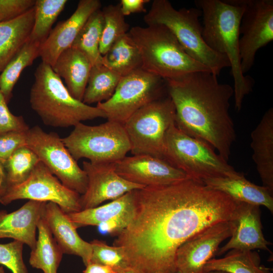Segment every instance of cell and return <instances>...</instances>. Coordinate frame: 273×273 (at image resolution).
<instances>
[{
	"mask_svg": "<svg viewBox=\"0 0 273 273\" xmlns=\"http://www.w3.org/2000/svg\"><path fill=\"white\" fill-rule=\"evenodd\" d=\"M176 269H169V270H162V271H159L156 272L155 273H176L177 272Z\"/></svg>",
	"mask_w": 273,
	"mask_h": 273,
	"instance_id": "42",
	"label": "cell"
},
{
	"mask_svg": "<svg viewBox=\"0 0 273 273\" xmlns=\"http://www.w3.org/2000/svg\"><path fill=\"white\" fill-rule=\"evenodd\" d=\"M35 3V0H0L1 21L19 16L32 8Z\"/></svg>",
	"mask_w": 273,
	"mask_h": 273,
	"instance_id": "39",
	"label": "cell"
},
{
	"mask_svg": "<svg viewBox=\"0 0 273 273\" xmlns=\"http://www.w3.org/2000/svg\"><path fill=\"white\" fill-rule=\"evenodd\" d=\"M164 160L189 177L201 181L244 174L237 171L210 145L187 134L175 123L166 134Z\"/></svg>",
	"mask_w": 273,
	"mask_h": 273,
	"instance_id": "7",
	"label": "cell"
},
{
	"mask_svg": "<svg viewBox=\"0 0 273 273\" xmlns=\"http://www.w3.org/2000/svg\"><path fill=\"white\" fill-rule=\"evenodd\" d=\"M38 238L31 250L29 263L33 268L43 273H57L64 254L42 217L37 225Z\"/></svg>",
	"mask_w": 273,
	"mask_h": 273,
	"instance_id": "26",
	"label": "cell"
},
{
	"mask_svg": "<svg viewBox=\"0 0 273 273\" xmlns=\"http://www.w3.org/2000/svg\"><path fill=\"white\" fill-rule=\"evenodd\" d=\"M149 2V0H121V10L124 16L132 13L145 12V4Z\"/></svg>",
	"mask_w": 273,
	"mask_h": 273,
	"instance_id": "40",
	"label": "cell"
},
{
	"mask_svg": "<svg viewBox=\"0 0 273 273\" xmlns=\"http://www.w3.org/2000/svg\"><path fill=\"white\" fill-rule=\"evenodd\" d=\"M34 20L33 7L16 18L0 22V72L28 39Z\"/></svg>",
	"mask_w": 273,
	"mask_h": 273,
	"instance_id": "24",
	"label": "cell"
},
{
	"mask_svg": "<svg viewBox=\"0 0 273 273\" xmlns=\"http://www.w3.org/2000/svg\"><path fill=\"white\" fill-rule=\"evenodd\" d=\"M80 195L65 187L40 161L23 183L9 189L0 199L7 205L20 199L57 204L66 214L81 211Z\"/></svg>",
	"mask_w": 273,
	"mask_h": 273,
	"instance_id": "12",
	"label": "cell"
},
{
	"mask_svg": "<svg viewBox=\"0 0 273 273\" xmlns=\"http://www.w3.org/2000/svg\"><path fill=\"white\" fill-rule=\"evenodd\" d=\"M40 43L27 40L19 51L11 59L0 74V90L7 103L12 96L13 88L21 73L39 57Z\"/></svg>",
	"mask_w": 273,
	"mask_h": 273,
	"instance_id": "29",
	"label": "cell"
},
{
	"mask_svg": "<svg viewBox=\"0 0 273 273\" xmlns=\"http://www.w3.org/2000/svg\"><path fill=\"white\" fill-rule=\"evenodd\" d=\"M85 266L82 273H116L111 267L98 263L90 262Z\"/></svg>",
	"mask_w": 273,
	"mask_h": 273,
	"instance_id": "41",
	"label": "cell"
},
{
	"mask_svg": "<svg viewBox=\"0 0 273 273\" xmlns=\"http://www.w3.org/2000/svg\"><path fill=\"white\" fill-rule=\"evenodd\" d=\"M74 159L86 158L95 163H112L126 156L130 144L123 124L108 120L90 126L82 122L62 139Z\"/></svg>",
	"mask_w": 273,
	"mask_h": 273,
	"instance_id": "8",
	"label": "cell"
},
{
	"mask_svg": "<svg viewBox=\"0 0 273 273\" xmlns=\"http://www.w3.org/2000/svg\"><path fill=\"white\" fill-rule=\"evenodd\" d=\"M252 158L262 186L273 194V108H269L251 134Z\"/></svg>",
	"mask_w": 273,
	"mask_h": 273,
	"instance_id": "21",
	"label": "cell"
},
{
	"mask_svg": "<svg viewBox=\"0 0 273 273\" xmlns=\"http://www.w3.org/2000/svg\"><path fill=\"white\" fill-rule=\"evenodd\" d=\"M121 77L102 64L93 66L82 102L90 105L107 101L114 93Z\"/></svg>",
	"mask_w": 273,
	"mask_h": 273,
	"instance_id": "30",
	"label": "cell"
},
{
	"mask_svg": "<svg viewBox=\"0 0 273 273\" xmlns=\"http://www.w3.org/2000/svg\"><path fill=\"white\" fill-rule=\"evenodd\" d=\"M259 206L241 202L237 214L231 220L233 230L230 240L218 249L216 255H221L232 249H262L270 252L263 234Z\"/></svg>",
	"mask_w": 273,
	"mask_h": 273,
	"instance_id": "18",
	"label": "cell"
},
{
	"mask_svg": "<svg viewBox=\"0 0 273 273\" xmlns=\"http://www.w3.org/2000/svg\"><path fill=\"white\" fill-rule=\"evenodd\" d=\"M29 102L31 108L47 125L66 128L86 120L105 118L97 107L73 97L52 67L41 62L34 73Z\"/></svg>",
	"mask_w": 273,
	"mask_h": 273,
	"instance_id": "4",
	"label": "cell"
},
{
	"mask_svg": "<svg viewBox=\"0 0 273 273\" xmlns=\"http://www.w3.org/2000/svg\"><path fill=\"white\" fill-rule=\"evenodd\" d=\"M102 12L104 24L99 51L103 56L119 38L128 32L129 25L121 12L120 3L105 6Z\"/></svg>",
	"mask_w": 273,
	"mask_h": 273,
	"instance_id": "34",
	"label": "cell"
},
{
	"mask_svg": "<svg viewBox=\"0 0 273 273\" xmlns=\"http://www.w3.org/2000/svg\"><path fill=\"white\" fill-rule=\"evenodd\" d=\"M39 161L36 154L28 146H24L17 149L7 160L2 162L7 191L24 182Z\"/></svg>",
	"mask_w": 273,
	"mask_h": 273,
	"instance_id": "32",
	"label": "cell"
},
{
	"mask_svg": "<svg viewBox=\"0 0 273 273\" xmlns=\"http://www.w3.org/2000/svg\"><path fill=\"white\" fill-rule=\"evenodd\" d=\"M176 273H180V272H178V271H177V272H176Z\"/></svg>",
	"mask_w": 273,
	"mask_h": 273,
	"instance_id": "47",
	"label": "cell"
},
{
	"mask_svg": "<svg viewBox=\"0 0 273 273\" xmlns=\"http://www.w3.org/2000/svg\"><path fill=\"white\" fill-rule=\"evenodd\" d=\"M113 164L121 177L145 187L170 184L189 177L165 160L149 155L125 156Z\"/></svg>",
	"mask_w": 273,
	"mask_h": 273,
	"instance_id": "16",
	"label": "cell"
},
{
	"mask_svg": "<svg viewBox=\"0 0 273 273\" xmlns=\"http://www.w3.org/2000/svg\"><path fill=\"white\" fill-rule=\"evenodd\" d=\"M90 243L92 248L90 262L110 267L116 273L132 270L121 247L109 246L97 239L93 240Z\"/></svg>",
	"mask_w": 273,
	"mask_h": 273,
	"instance_id": "35",
	"label": "cell"
},
{
	"mask_svg": "<svg viewBox=\"0 0 273 273\" xmlns=\"http://www.w3.org/2000/svg\"><path fill=\"white\" fill-rule=\"evenodd\" d=\"M43 217L63 254L80 257L86 266L90 262L92 248L90 242L78 235L67 214L56 203H46Z\"/></svg>",
	"mask_w": 273,
	"mask_h": 273,
	"instance_id": "20",
	"label": "cell"
},
{
	"mask_svg": "<svg viewBox=\"0 0 273 273\" xmlns=\"http://www.w3.org/2000/svg\"><path fill=\"white\" fill-rule=\"evenodd\" d=\"M24 245L17 240L0 244V264L7 267L12 273H28L23 258Z\"/></svg>",
	"mask_w": 273,
	"mask_h": 273,
	"instance_id": "36",
	"label": "cell"
},
{
	"mask_svg": "<svg viewBox=\"0 0 273 273\" xmlns=\"http://www.w3.org/2000/svg\"><path fill=\"white\" fill-rule=\"evenodd\" d=\"M47 203L29 200L12 212L0 210V239H13L32 250L36 242L38 222L43 216Z\"/></svg>",
	"mask_w": 273,
	"mask_h": 273,
	"instance_id": "19",
	"label": "cell"
},
{
	"mask_svg": "<svg viewBox=\"0 0 273 273\" xmlns=\"http://www.w3.org/2000/svg\"><path fill=\"white\" fill-rule=\"evenodd\" d=\"M26 146L63 185L80 195L85 193L87 175L57 133L47 132L38 125L29 128Z\"/></svg>",
	"mask_w": 273,
	"mask_h": 273,
	"instance_id": "11",
	"label": "cell"
},
{
	"mask_svg": "<svg viewBox=\"0 0 273 273\" xmlns=\"http://www.w3.org/2000/svg\"><path fill=\"white\" fill-rule=\"evenodd\" d=\"M67 3L66 0H35L34 24L29 39L41 44Z\"/></svg>",
	"mask_w": 273,
	"mask_h": 273,
	"instance_id": "33",
	"label": "cell"
},
{
	"mask_svg": "<svg viewBox=\"0 0 273 273\" xmlns=\"http://www.w3.org/2000/svg\"><path fill=\"white\" fill-rule=\"evenodd\" d=\"M243 1L245 10L240 25L239 52L245 74L253 66L257 51L273 40V1Z\"/></svg>",
	"mask_w": 273,
	"mask_h": 273,
	"instance_id": "13",
	"label": "cell"
},
{
	"mask_svg": "<svg viewBox=\"0 0 273 273\" xmlns=\"http://www.w3.org/2000/svg\"><path fill=\"white\" fill-rule=\"evenodd\" d=\"M2 22V21H1V18H0V22Z\"/></svg>",
	"mask_w": 273,
	"mask_h": 273,
	"instance_id": "46",
	"label": "cell"
},
{
	"mask_svg": "<svg viewBox=\"0 0 273 273\" xmlns=\"http://www.w3.org/2000/svg\"><path fill=\"white\" fill-rule=\"evenodd\" d=\"M270 269L260 264L257 252L230 250L221 258H212L204 266L203 271H222L228 273H271Z\"/></svg>",
	"mask_w": 273,
	"mask_h": 273,
	"instance_id": "28",
	"label": "cell"
},
{
	"mask_svg": "<svg viewBox=\"0 0 273 273\" xmlns=\"http://www.w3.org/2000/svg\"><path fill=\"white\" fill-rule=\"evenodd\" d=\"M180 130L210 145L228 161L236 140L229 113L234 89L209 71L194 72L165 80Z\"/></svg>",
	"mask_w": 273,
	"mask_h": 273,
	"instance_id": "2",
	"label": "cell"
},
{
	"mask_svg": "<svg viewBox=\"0 0 273 273\" xmlns=\"http://www.w3.org/2000/svg\"><path fill=\"white\" fill-rule=\"evenodd\" d=\"M124 273H139L133 270H130V271H127V272H125Z\"/></svg>",
	"mask_w": 273,
	"mask_h": 273,
	"instance_id": "45",
	"label": "cell"
},
{
	"mask_svg": "<svg viewBox=\"0 0 273 273\" xmlns=\"http://www.w3.org/2000/svg\"><path fill=\"white\" fill-rule=\"evenodd\" d=\"M82 169L87 177L85 193L80 195L82 210L99 206L107 200H114L131 191L145 187L128 181L115 171L112 163L82 162Z\"/></svg>",
	"mask_w": 273,
	"mask_h": 273,
	"instance_id": "15",
	"label": "cell"
},
{
	"mask_svg": "<svg viewBox=\"0 0 273 273\" xmlns=\"http://www.w3.org/2000/svg\"><path fill=\"white\" fill-rule=\"evenodd\" d=\"M202 273H228L219 270H211L208 271H203Z\"/></svg>",
	"mask_w": 273,
	"mask_h": 273,
	"instance_id": "43",
	"label": "cell"
},
{
	"mask_svg": "<svg viewBox=\"0 0 273 273\" xmlns=\"http://www.w3.org/2000/svg\"><path fill=\"white\" fill-rule=\"evenodd\" d=\"M134 196L132 218L113 245L122 248L139 273L176 269L178 248L205 229L232 220L241 203L190 177L135 190Z\"/></svg>",
	"mask_w": 273,
	"mask_h": 273,
	"instance_id": "1",
	"label": "cell"
},
{
	"mask_svg": "<svg viewBox=\"0 0 273 273\" xmlns=\"http://www.w3.org/2000/svg\"><path fill=\"white\" fill-rule=\"evenodd\" d=\"M101 7L99 0H80L72 15L51 30L40 44L39 57L42 62L52 67L60 54L71 47L89 17Z\"/></svg>",
	"mask_w": 273,
	"mask_h": 273,
	"instance_id": "17",
	"label": "cell"
},
{
	"mask_svg": "<svg viewBox=\"0 0 273 273\" xmlns=\"http://www.w3.org/2000/svg\"><path fill=\"white\" fill-rule=\"evenodd\" d=\"M201 16L197 8L176 10L167 0H154L144 20L147 25L167 27L189 56L217 76L224 68L230 67V63L226 56L212 50L204 41L199 20Z\"/></svg>",
	"mask_w": 273,
	"mask_h": 273,
	"instance_id": "6",
	"label": "cell"
},
{
	"mask_svg": "<svg viewBox=\"0 0 273 273\" xmlns=\"http://www.w3.org/2000/svg\"><path fill=\"white\" fill-rule=\"evenodd\" d=\"M134 191L105 205L67 214L77 229L89 225L99 226L112 220L133 214Z\"/></svg>",
	"mask_w": 273,
	"mask_h": 273,
	"instance_id": "25",
	"label": "cell"
},
{
	"mask_svg": "<svg viewBox=\"0 0 273 273\" xmlns=\"http://www.w3.org/2000/svg\"><path fill=\"white\" fill-rule=\"evenodd\" d=\"M0 273H6L4 267L0 265Z\"/></svg>",
	"mask_w": 273,
	"mask_h": 273,
	"instance_id": "44",
	"label": "cell"
},
{
	"mask_svg": "<svg viewBox=\"0 0 273 273\" xmlns=\"http://www.w3.org/2000/svg\"><path fill=\"white\" fill-rule=\"evenodd\" d=\"M175 119L174 106L169 96L154 100L136 111L123 124L131 154L164 159L166 134Z\"/></svg>",
	"mask_w": 273,
	"mask_h": 273,
	"instance_id": "9",
	"label": "cell"
},
{
	"mask_svg": "<svg viewBox=\"0 0 273 273\" xmlns=\"http://www.w3.org/2000/svg\"><path fill=\"white\" fill-rule=\"evenodd\" d=\"M102 64L121 77L142 68L140 52L128 33L119 38L102 56Z\"/></svg>",
	"mask_w": 273,
	"mask_h": 273,
	"instance_id": "27",
	"label": "cell"
},
{
	"mask_svg": "<svg viewBox=\"0 0 273 273\" xmlns=\"http://www.w3.org/2000/svg\"><path fill=\"white\" fill-rule=\"evenodd\" d=\"M165 89V79L140 68L122 77L112 96L96 107L108 120L124 124L141 108L164 97Z\"/></svg>",
	"mask_w": 273,
	"mask_h": 273,
	"instance_id": "10",
	"label": "cell"
},
{
	"mask_svg": "<svg viewBox=\"0 0 273 273\" xmlns=\"http://www.w3.org/2000/svg\"><path fill=\"white\" fill-rule=\"evenodd\" d=\"M231 220L212 225L194 235L177 249L175 265L180 273H202L206 262L216 254L220 244L230 237Z\"/></svg>",
	"mask_w": 273,
	"mask_h": 273,
	"instance_id": "14",
	"label": "cell"
},
{
	"mask_svg": "<svg viewBox=\"0 0 273 273\" xmlns=\"http://www.w3.org/2000/svg\"><path fill=\"white\" fill-rule=\"evenodd\" d=\"M7 104L0 90V135L11 131H28L29 127L23 116L13 114Z\"/></svg>",
	"mask_w": 273,
	"mask_h": 273,
	"instance_id": "37",
	"label": "cell"
},
{
	"mask_svg": "<svg viewBox=\"0 0 273 273\" xmlns=\"http://www.w3.org/2000/svg\"><path fill=\"white\" fill-rule=\"evenodd\" d=\"M203 18L202 36L215 52L226 56L234 80L235 108L240 111L244 99L252 90L254 80L241 70L240 25L245 10L243 0H196Z\"/></svg>",
	"mask_w": 273,
	"mask_h": 273,
	"instance_id": "3",
	"label": "cell"
},
{
	"mask_svg": "<svg viewBox=\"0 0 273 273\" xmlns=\"http://www.w3.org/2000/svg\"><path fill=\"white\" fill-rule=\"evenodd\" d=\"M128 33L140 52L142 68L165 80L194 72H211L189 56L164 25L136 26L131 27Z\"/></svg>",
	"mask_w": 273,
	"mask_h": 273,
	"instance_id": "5",
	"label": "cell"
},
{
	"mask_svg": "<svg viewBox=\"0 0 273 273\" xmlns=\"http://www.w3.org/2000/svg\"><path fill=\"white\" fill-rule=\"evenodd\" d=\"M27 132L11 131L0 135V161L2 163L17 149L26 146Z\"/></svg>",
	"mask_w": 273,
	"mask_h": 273,
	"instance_id": "38",
	"label": "cell"
},
{
	"mask_svg": "<svg viewBox=\"0 0 273 273\" xmlns=\"http://www.w3.org/2000/svg\"><path fill=\"white\" fill-rule=\"evenodd\" d=\"M92 66L83 53L70 47L60 54L52 68L64 79L71 95L82 101Z\"/></svg>",
	"mask_w": 273,
	"mask_h": 273,
	"instance_id": "22",
	"label": "cell"
},
{
	"mask_svg": "<svg viewBox=\"0 0 273 273\" xmlns=\"http://www.w3.org/2000/svg\"><path fill=\"white\" fill-rule=\"evenodd\" d=\"M103 24V16L100 9L89 17L71 46L83 53L92 66L102 64V56L99 51V45Z\"/></svg>",
	"mask_w": 273,
	"mask_h": 273,
	"instance_id": "31",
	"label": "cell"
},
{
	"mask_svg": "<svg viewBox=\"0 0 273 273\" xmlns=\"http://www.w3.org/2000/svg\"><path fill=\"white\" fill-rule=\"evenodd\" d=\"M202 181L237 201L263 206L273 213V194L263 186H258L248 180L244 174L237 177L208 178Z\"/></svg>",
	"mask_w": 273,
	"mask_h": 273,
	"instance_id": "23",
	"label": "cell"
}]
</instances>
